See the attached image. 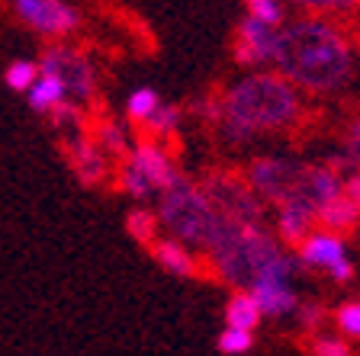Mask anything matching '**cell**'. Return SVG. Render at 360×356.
I'll return each mask as SVG.
<instances>
[{
    "label": "cell",
    "mask_w": 360,
    "mask_h": 356,
    "mask_svg": "<svg viewBox=\"0 0 360 356\" xmlns=\"http://www.w3.org/2000/svg\"><path fill=\"white\" fill-rule=\"evenodd\" d=\"M280 77L292 87L312 90V93H331L341 90L354 74V52L351 42L325 20H300L286 22L280 29L277 45Z\"/></svg>",
    "instance_id": "6da1fadb"
},
{
    "label": "cell",
    "mask_w": 360,
    "mask_h": 356,
    "mask_svg": "<svg viewBox=\"0 0 360 356\" xmlns=\"http://www.w3.org/2000/svg\"><path fill=\"white\" fill-rule=\"evenodd\" d=\"M300 116V93L280 74H248L225 97V128L235 141L257 132L283 128Z\"/></svg>",
    "instance_id": "7a4b0ae2"
},
{
    "label": "cell",
    "mask_w": 360,
    "mask_h": 356,
    "mask_svg": "<svg viewBox=\"0 0 360 356\" xmlns=\"http://www.w3.org/2000/svg\"><path fill=\"white\" fill-rule=\"evenodd\" d=\"M158 218L177 235L180 244L184 241H206L212 225H216L210 196L196 190L193 183H184V180H177L171 190H165V202H161Z\"/></svg>",
    "instance_id": "3957f363"
},
{
    "label": "cell",
    "mask_w": 360,
    "mask_h": 356,
    "mask_svg": "<svg viewBox=\"0 0 360 356\" xmlns=\"http://www.w3.org/2000/svg\"><path fill=\"white\" fill-rule=\"evenodd\" d=\"M300 263L312 270H328L331 279L347 282L354 276V263L347 260V247L341 235L331 231H312L300 244Z\"/></svg>",
    "instance_id": "277c9868"
},
{
    "label": "cell",
    "mask_w": 360,
    "mask_h": 356,
    "mask_svg": "<svg viewBox=\"0 0 360 356\" xmlns=\"http://www.w3.org/2000/svg\"><path fill=\"white\" fill-rule=\"evenodd\" d=\"M39 71L42 74H58L68 87V97L77 100H90L94 90H97V77H94V67L84 55L71 52L65 45H55L52 52H45L39 61Z\"/></svg>",
    "instance_id": "5b68a950"
},
{
    "label": "cell",
    "mask_w": 360,
    "mask_h": 356,
    "mask_svg": "<svg viewBox=\"0 0 360 356\" xmlns=\"http://www.w3.org/2000/svg\"><path fill=\"white\" fill-rule=\"evenodd\" d=\"M13 13L20 16L30 29L42 32V36H68L77 29V10L65 0H13Z\"/></svg>",
    "instance_id": "8992f818"
},
{
    "label": "cell",
    "mask_w": 360,
    "mask_h": 356,
    "mask_svg": "<svg viewBox=\"0 0 360 356\" xmlns=\"http://www.w3.org/2000/svg\"><path fill=\"white\" fill-rule=\"evenodd\" d=\"M302 180V171L292 161H280V157H261L251 164V186L257 196L274 202H283L290 193H296V186Z\"/></svg>",
    "instance_id": "52a82bcc"
},
{
    "label": "cell",
    "mask_w": 360,
    "mask_h": 356,
    "mask_svg": "<svg viewBox=\"0 0 360 356\" xmlns=\"http://www.w3.org/2000/svg\"><path fill=\"white\" fill-rule=\"evenodd\" d=\"M280 45V29H270L264 22L245 16L238 26V45H235V61L245 67H264L274 65Z\"/></svg>",
    "instance_id": "ba28073f"
},
{
    "label": "cell",
    "mask_w": 360,
    "mask_h": 356,
    "mask_svg": "<svg viewBox=\"0 0 360 356\" xmlns=\"http://www.w3.org/2000/svg\"><path fill=\"white\" fill-rule=\"evenodd\" d=\"M129 164L148 180L151 190H171L180 180L177 173H174V164H171V157H167V151L161 148L158 141H139L132 148V154H129Z\"/></svg>",
    "instance_id": "9c48e42d"
},
{
    "label": "cell",
    "mask_w": 360,
    "mask_h": 356,
    "mask_svg": "<svg viewBox=\"0 0 360 356\" xmlns=\"http://www.w3.org/2000/svg\"><path fill=\"white\" fill-rule=\"evenodd\" d=\"M248 292L257 302L261 315H267V318H283V315L300 308V298L290 286V276H261V279L248 286Z\"/></svg>",
    "instance_id": "30bf717a"
},
{
    "label": "cell",
    "mask_w": 360,
    "mask_h": 356,
    "mask_svg": "<svg viewBox=\"0 0 360 356\" xmlns=\"http://www.w3.org/2000/svg\"><path fill=\"white\" fill-rule=\"evenodd\" d=\"M315 216H319L315 206L300 193V190L290 193L283 202H280V218H277V228H280V235H283V241H290V244L300 247L302 241L312 235Z\"/></svg>",
    "instance_id": "8fae6325"
},
{
    "label": "cell",
    "mask_w": 360,
    "mask_h": 356,
    "mask_svg": "<svg viewBox=\"0 0 360 356\" xmlns=\"http://www.w3.org/2000/svg\"><path fill=\"white\" fill-rule=\"evenodd\" d=\"M296 190H300V193L315 206V212H319L325 202L338 199V196L345 193V183H341L338 173L328 171V167H312V171H302V180Z\"/></svg>",
    "instance_id": "7c38bea8"
},
{
    "label": "cell",
    "mask_w": 360,
    "mask_h": 356,
    "mask_svg": "<svg viewBox=\"0 0 360 356\" xmlns=\"http://www.w3.org/2000/svg\"><path fill=\"white\" fill-rule=\"evenodd\" d=\"M151 253H155V260L167 270V273L184 276V279L196 276V270H200V267H196L193 251H187V247L180 244L177 237H171V241H158V244L151 247Z\"/></svg>",
    "instance_id": "4fadbf2b"
},
{
    "label": "cell",
    "mask_w": 360,
    "mask_h": 356,
    "mask_svg": "<svg viewBox=\"0 0 360 356\" xmlns=\"http://www.w3.org/2000/svg\"><path fill=\"white\" fill-rule=\"evenodd\" d=\"M30 106L36 112H55L68 103V87L58 74H39V81L30 87Z\"/></svg>",
    "instance_id": "5bb4252c"
},
{
    "label": "cell",
    "mask_w": 360,
    "mask_h": 356,
    "mask_svg": "<svg viewBox=\"0 0 360 356\" xmlns=\"http://www.w3.org/2000/svg\"><path fill=\"white\" fill-rule=\"evenodd\" d=\"M261 308H257V302L251 298V292L241 289L235 292L232 298H229V305H225V327H235V331H251L255 334V327L261 324Z\"/></svg>",
    "instance_id": "9a60e30c"
},
{
    "label": "cell",
    "mask_w": 360,
    "mask_h": 356,
    "mask_svg": "<svg viewBox=\"0 0 360 356\" xmlns=\"http://www.w3.org/2000/svg\"><path fill=\"white\" fill-rule=\"evenodd\" d=\"M71 157H75V171L81 173L84 183H97L106 177L103 148L90 145V141H71Z\"/></svg>",
    "instance_id": "2e32d148"
},
{
    "label": "cell",
    "mask_w": 360,
    "mask_h": 356,
    "mask_svg": "<svg viewBox=\"0 0 360 356\" xmlns=\"http://www.w3.org/2000/svg\"><path fill=\"white\" fill-rule=\"evenodd\" d=\"M315 218L325 225V231H331V235H341V231H347V228H354V225H357L360 212H357V206H354V202L347 199L345 193H341L338 199L325 202V206L319 209V216H315Z\"/></svg>",
    "instance_id": "e0dca14e"
},
{
    "label": "cell",
    "mask_w": 360,
    "mask_h": 356,
    "mask_svg": "<svg viewBox=\"0 0 360 356\" xmlns=\"http://www.w3.org/2000/svg\"><path fill=\"white\" fill-rule=\"evenodd\" d=\"M161 106V97H158V90L155 87H139L132 93V97L126 100V112L129 119H135V122H148L151 116H155V110Z\"/></svg>",
    "instance_id": "ac0fdd59"
},
{
    "label": "cell",
    "mask_w": 360,
    "mask_h": 356,
    "mask_svg": "<svg viewBox=\"0 0 360 356\" xmlns=\"http://www.w3.org/2000/svg\"><path fill=\"white\" fill-rule=\"evenodd\" d=\"M248 7V16L257 22H264V26H270V29H283L286 26V13H283V4L280 0H245Z\"/></svg>",
    "instance_id": "d6986e66"
},
{
    "label": "cell",
    "mask_w": 360,
    "mask_h": 356,
    "mask_svg": "<svg viewBox=\"0 0 360 356\" xmlns=\"http://www.w3.org/2000/svg\"><path fill=\"white\" fill-rule=\"evenodd\" d=\"M39 65L36 61H26V58H20V61H13V65L4 71V81H7V87L10 90H20V93H30V87L39 81Z\"/></svg>",
    "instance_id": "ffe728a7"
},
{
    "label": "cell",
    "mask_w": 360,
    "mask_h": 356,
    "mask_svg": "<svg viewBox=\"0 0 360 356\" xmlns=\"http://www.w3.org/2000/svg\"><path fill=\"white\" fill-rule=\"evenodd\" d=\"M126 228L135 241H142V244H155V235H158V216L148 212V209H135L129 212L126 218Z\"/></svg>",
    "instance_id": "44dd1931"
},
{
    "label": "cell",
    "mask_w": 360,
    "mask_h": 356,
    "mask_svg": "<svg viewBox=\"0 0 360 356\" xmlns=\"http://www.w3.org/2000/svg\"><path fill=\"white\" fill-rule=\"evenodd\" d=\"M255 347V334L251 331H235V327H225L222 334H219V350L225 356H241L248 350Z\"/></svg>",
    "instance_id": "7402d4cb"
},
{
    "label": "cell",
    "mask_w": 360,
    "mask_h": 356,
    "mask_svg": "<svg viewBox=\"0 0 360 356\" xmlns=\"http://www.w3.org/2000/svg\"><path fill=\"white\" fill-rule=\"evenodd\" d=\"M177 122H180V112L174 110V106H158L155 110V116L148 119V122H145V128H148L151 135H167V132H174V128H177Z\"/></svg>",
    "instance_id": "603a6c76"
},
{
    "label": "cell",
    "mask_w": 360,
    "mask_h": 356,
    "mask_svg": "<svg viewBox=\"0 0 360 356\" xmlns=\"http://www.w3.org/2000/svg\"><path fill=\"white\" fill-rule=\"evenodd\" d=\"M120 186H122V190H126L129 196H135V199H145V196H148V193H155V190H151V186H148V180H145L142 173L135 171L132 164H126V167H122V171H120Z\"/></svg>",
    "instance_id": "cb8c5ba5"
},
{
    "label": "cell",
    "mask_w": 360,
    "mask_h": 356,
    "mask_svg": "<svg viewBox=\"0 0 360 356\" xmlns=\"http://www.w3.org/2000/svg\"><path fill=\"white\" fill-rule=\"evenodd\" d=\"M335 321L347 337H360V302L341 305V308L335 312Z\"/></svg>",
    "instance_id": "d4e9b609"
},
{
    "label": "cell",
    "mask_w": 360,
    "mask_h": 356,
    "mask_svg": "<svg viewBox=\"0 0 360 356\" xmlns=\"http://www.w3.org/2000/svg\"><path fill=\"white\" fill-rule=\"evenodd\" d=\"M100 145H103L106 151H112V154H122V151L129 148L126 132H122L120 126H112V122H103V126H100Z\"/></svg>",
    "instance_id": "484cf974"
},
{
    "label": "cell",
    "mask_w": 360,
    "mask_h": 356,
    "mask_svg": "<svg viewBox=\"0 0 360 356\" xmlns=\"http://www.w3.org/2000/svg\"><path fill=\"white\" fill-rule=\"evenodd\" d=\"M315 356H351L345 341H335V337H322L315 341Z\"/></svg>",
    "instance_id": "4316f807"
},
{
    "label": "cell",
    "mask_w": 360,
    "mask_h": 356,
    "mask_svg": "<svg viewBox=\"0 0 360 356\" xmlns=\"http://www.w3.org/2000/svg\"><path fill=\"white\" fill-rule=\"evenodd\" d=\"M296 4H302V7L315 10V13H331V10H347L354 4V0H296Z\"/></svg>",
    "instance_id": "83f0119b"
},
{
    "label": "cell",
    "mask_w": 360,
    "mask_h": 356,
    "mask_svg": "<svg viewBox=\"0 0 360 356\" xmlns=\"http://www.w3.org/2000/svg\"><path fill=\"white\" fill-rule=\"evenodd\" d=\"M345 148H347V157L351 161H360V119L347 128V138H345Z\"/></svg>",
    "instance_id": "f1b7e54d"
},
{
    "label": "cell",
    "mask_w": 360,
    "mask_h": 356,
    "mask_svg": "<svg viewBox=\"0 0 360 356\" xmlns=\"http://www.w3.org/2000/svg\"><path fill=\"white\" fill-rule=\"evenodd\" d=\"M345 196L357 206V212H360V173H354V177L345 183Z\"/></svg>",
    "instance_id": "f546056e"
},
{
    "label": "cell",
    "mask_w": 360,
    "mask_h": 356,
    "mask_svg": "<svg viewBox=\"0 0 360 356\" xmlns=\"http://www.w3.org/2000/svg\"><path fill=\"white\" fill-rule=\"evenodd\" d=\"M319 315H322V312H319L315 305H312V308H302V324H309V327H312L315 321H319Z\"/></svg>",
    "instance_id": "4dcf8cb0"
}]
</instances>
